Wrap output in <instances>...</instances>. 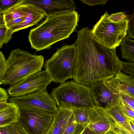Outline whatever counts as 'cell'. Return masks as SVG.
Masks as SVG:
<instances>
[{"mask_svg":"<svg viewBox=\"0 0 134 134\" xmlns=\"http://www.w3.org/2000/svg\"><path fill=\"white\" fill-rule=\"evenodd\" d=\"M26 18H20L14 19L5 25L8 29H10L22 23Z\"/></svg>","mask_w":134,"mask_h":134,"instance_id":"cell-33","label":"cell"},{"mask_svg":"<svg viewBox=\"0 0 134 134\" xmlns=\"http://www.w3.org/2000/svg\"><path fill=\"white\" fill-rule=\"evenodd\" d=\"M80 134H101L98 133L90 129L87 126H85Z\"/></svg>","mask_w":134,"mask_h":134,"instance_id":"cell-34","label":"cell"},{"mask_svg":"<svg viewBox=\"0 0 134 134\" xmlns=\"http://www.w3.org/2000/svg\"><path fill=\"white\" fill-rule=\"evenodd\" d=\"M117 94H118L122 99L130 107L134 110V98L122 92H119Z\"/></svg>","mask_w":134,"mask_h":134,"instance_id":"cell-29","label":"cell"},{"mask_svg":"<svg viewBox=\"0 0 134 134\" xmlns=\"http://www.w3.org/2000/svg\"><path fill=\"white\" fill-rule=\"evenodd\" d=\"M0 134H30L19 121L0 127Z\"/></svg>","mask_w":134,"mask_h":134,"instance_id":"cell-20","label":"cell"},{"mask_svg":"<svg viewBox=\"0 0 134 134\" xmlns=\"http://www.w3.org/2000/svg\"><path fill=\"white\" fill-rule=\"evenodd\" d=\"M19 121L30 134H45L53 120V114L37 108L19 106Z\"/></svg>","mask_w":134,"mask_h":134,"instance_id":"cell-7","label":"cell"},{"mask_svg":"<svg viewBox=\"0 0 134 134\" xmlns=\"http://www.w3.org/2000/svg\"><path fill=\"white\" fill-rule=\"evenodd\" d=\"M76 59L72 74L74 81L86 86L115 76L123 69L116 49H111L98 41L88 27L77 31L74 44Z\"/></svg>","mask_w":134,"mask_h":134,"instance_id":"cell-1","label":"cell"},{"mask_svg":"<svg viewBox=\"0 0 134 134\" xmlns=\"http://www.w3.org/2000/svg\"><path fill=\"white\" fill-rule=\"evenodd\" d=\"M23 0H18L15 4L3 10H0L2 15L3 22L5 25L13 20L20 18H26L27 14L23 9Z\"/></svg>","mask_w":134,"mask_h":134,"instance_id":"cell-18","label":"cell"},{"mask_svg":"<svg viewBox=\"0 0 134 134\" xmlns=\"http://www.w3.org/2000/svg\"><path fill=\"white\" fill-rule=\"evenodd\" d=\"M80 15L75 11L46 17L30 30L31 48L36 52L49 48L54 43L69 37L76 31Z\"/></svg>","mask_w":134,"mask_h":134,"instance_id":"cell-2","label":"cell"},{"mask_svg":"<svg viewBox=\"0 0 134 134\" xmlns=\"http://www.w3.org/2000/svg\"><path fill=\"white\" fill-rule=\"evenodd\" d=\"M116 95L119 103L126 115L131 120L134 121V110L130 107L121 98L118 94Z\"/></svg>","mask_w":134,"mask_h":134,"instance_id":"cell-24","label":"cell"},{"mask_svg":"<svg viewBox=\"0 0 134 134\" xmlns=\"http://www.w3.org/2000/svg\"><path fill=\"white\" fill-rule=\"evenodd\" d=\"M107 105L105 109L109 116L115 123V126L111 132L115 134H134L130 121L121 107L117 97Z\"/></svg>","mask_w":134,"mask_h":134,"instance_id":"cell-11","label":"cell"},{"mask_svg":"<svg viewBox=\"0 0 134 134\" xmlns=\"http://www.w3.org/2000/svg\"><path fill=\"white\" fill-rule=\"evenodd\" d=\"M86 126L98 133L107 134L111 132L115 123L105 108L97 107L90 109Z\"/></svg>","mask_w":134,"mask_h":134,"instance_id":"cell-10","label":"cell"},{"mask_svg":"<svg viewBox=\"0 0 134 134\" xmlns=\"http://www.w3.org/2000/svg\"><path fill=\"white\" fill-rule=\"evenodd\" d=\"M9 96L4 89L0 88V107H2L8 103L7 101L9 98Z\"/></svg>","mask_w":134,"mask_h":134,"instance_id":"cell-28","label":"cell"},{"mask_svg":"<svg viewBox=\"0 0 134 134\" xmlns=\"http://www.w3.org/2000/svg\"><path fill=\"white\" fill-rule=\"evenodd\" d=\"M18 0H0V10L5 9L16 3Z\"/></svg>","mask_w":134,"mask_h":134,"instance_id":"cell-30","label":"cell"},{"mask_svg":"<svg viewBox=\"0 0 134 134\" xmlns=\"http://www.w3.org/2000/svg\"><path fill=\"white\" fill-rule=\"evenodd\" d=\"M9 29L5 25L3 22L2 15H0V48L4 44H7L12 38Z\"/></svg>","mask_w":134,"mask_h":134,"instance_id":"cell-23","label":"cell"},{"mask_svg":"<svg viewBox=\"0 0 134 134\" xmlns=\"http://www.w3.org/2000/svg\"><path fill=\"white\" fill-rule=\"evenodd\" d=\"M50 95L58 108L73 110L97 107L90 88L74 81L60 83L53 89Z\"/></svg>","mask_w":134,"mask_h":134,"instance_id":"cell-4","label":"cell"},{"mask_svg":"<svg viewBox=\"0 0 134 134\" xmlns=\"http://www.w3.org/2000/svg\"><path fill=\"white\" fill-rule=\"evenodd\" d=\"M9 102L19 106L43 109L54 113L58 109L55 99L46 91H38L25 95L9 97Z\"/></svg>","mask_w":134,"mask_h":134,"instance_id":"cell-9","label":"cell"},{"mask_svg":"<svg viewBox=\"0 0 134 134\" xmlns=\"http://www.w3.org/2000/svg\"><path fill=\"white\" fill-rule=\"evenodd\" d=\"M122 71L125 73L134 76V63L128 61L124 62Z\"/></svg>","mask_w":134,"mask_h":134,"instance_id":"cell-27","label":"cell"},{"mask_svg":"<svg viewBox=\"0 0 134 134\" xmlns=\"http://www.w3.org/2000/svg\"><path fill=\"white\" fill-rule=\"evenodd\" d=\"M80 1L82 3L90 6H93L96 5H103L108 1L107 0H81Z\"/></svg>","mask_w":134,"mask_h":134,"instance_id":"cell-32","label":"cell"},{"mask_svg":"<svg viewBox=\"0 0 134 134\" xmlns=\"http://www.w3.org/2000/svg\"><path fill=\"white\" fill-rule=\"evenodd\" d=\"M76 55V48L74 44H64L57 48L52 57L45 61L44 69L52 81L63 83L67 79L72 78Z\"/></svg>","mask_w":134,"mask_h":134,"instance_id":"cell-5","label":"cell"},{"mask_svg":"<svg viewBox=\"0 0 134 134\" xmlns=\"http://www.w3.org/2000/svg\"><path fill=\"white\" fill-rule=\"evenodd\" d=\"M107 134H115L114 133H112V132H109V133H107Z\"/></svg>","mask_w":134,"mask_h":134,"instance_id":"cell-36","label":"cell"},{"mask_svg":"<svg viewBox=\"0 0 134 134\" xmlns=\"http://www.w3.org/2000/svg\"><path fill=\"white\" fill-rule=\"evenodd\" d=\"M52 82L45 70L31 74L15 82L7 89L12 97L21 96L38 91L46 90L47 86Z\"/></svg>","mask_w":134,"mask_h":134,"instance_id":"cell-8","label":"cell"},{"mask_svg":"<svg viewBox=\"0 0 134 134\" xmlns=\"http://www.w3.org/2000/svg\"><path fill=\"white\" fill-rule=\"evenodd\" d=\"M85 126L76 121L73 113L63 134H80Z\"/></svg>","mask_w":134,"mask_h":134,"instance_id":"cell-22","label":"cell"},{"mask_svg":"<svg viewBox=\"0 0 134 134\" xmlns=\"http://www.w3.org/2000/svg\"><path fill=\"white\" fill-rule=\"evenodd\" d=\"M26 2L37 6L45 12L46 17L75 11V3L72 0H25Z\"/></svg>","mask_w":134,"mask_h":134,"instance_id":"cell-12","label":"cell"},{"mask_svg":"<svg viewBox=\"0 0 134 134\" xmlns=\"http://www.w3.org/2000/svg\"><path fill=\"white\" fill-rule=\"evenodd\" d=\"M44 58L17 48L12 50L7 59L0 84L10 86L34 73L41 71Z\"/></svg>","mask_w":134,"mask_h":134,"instance_id":"cell-3","label":"cell"},{"mask_svg":"<svg viewBox=\"0 0 134 134\" xmlns=\"http://www.w3.org/2000/svg\"><path fill=\"white\" fill-rule=\"evenodd\" d=\"M53 114L52 122L45 134H63L72 114V110L58 108Z\"/></svg>","mask_w":134,"mask_h":134,"instance_id":"cell-16","label":"cell"},{"mask_svg":"<svg viewBox=\"0 0 134 134\" xmlns=\"http://www.w3.org/2000/svg\"><path fill=\"white\" fill-rule=\"evenodd\" d=\"M91 86L90 91L97 107L105 109L115 99V95L107 87L103 80Z\"/></svg>","mask_w":134,"mask_h":134,"instance_id":"cell-15","label":"cell"},{"mask_svg":"<svg viewBox=\"0 0 134 134\" xmlns=\"http://www.w3.org/2000/svg\"><path fill=\"white\" fill-rule=\"evenodd\" d=\"M107 12L102 16L92 30L93 34L100 43L111 49L119 46L127 35L129 20L115 23L109 20Z\"/></svg>","mask_w":134,"mask_h":134,"instance_id":"cell-6","label":"cell"},{"mask_svg":"<svg viewBox=\"0 0 134 134\" xmlns=\"http://www.w3.org/2000/svg\"><path fill=\"white\" fill-rule=\"evenodd\" d=\"M127 18L129 20L127 34L129 37L134 39V8L132 13L127 15Z\"/></svg>","mask_w":134,"mask_h":134,"instance_id":"cell-26","label":"cell"},{"mask_svg":"<svg viewBox=\"0 0 134 134\" xmlns=\"http://www.w3.org/2000/svg\"><path fill=\"white\" fill-rule=\"evenodd\" d=\"M127 15L126 12H121L109 15L108 19L112 22L118 23L121 22L127 18Z\"/></svg>","mask_w":134,"mask_h":134,"instance_id":"cell-25","label":"cell"},{"mask_svg":"<svg viewBox=\"0 0 134 134\" xmlns=\"http://www.w3.org/2000/svg\"><path fill=\"white\" fill-rule=\"evenodd\" d=\"M120 47L122 58L134 63V40L127 36L122 41Z\"/></svg>","mask_w":134,"mask_h":134,"instance_id":"cell-19","label":"cell"},{"mask_svg":"<svg viewBox=\"0 0 134 134\" xmlns=\"http://www.w3.org/2000/svg\"><path fill=\"white\" fill-rule=\"evenodd\" d=\"M21 7L26 14L27 16L22 23L9 29L12 35L20 30L37 25L42 19L46 17V14L43 10L35 5L26 2L25 0H23Z\"/></svg>","mask_w":134,"mask_h":134,"instance_id":"cell-14","label":"cell"},{"mask_svg":"<svg viewBox=\"0 0 134 134\" xmlns=\"http://www.w3.org/2000/svg\"><path fill=\"white\" fill-rule=\"evenodd\" d=\"M20 111L18 105L9 102L0 108V127L7 125L19 121Z\"/></svg>","mask_w":134,"mask_h":134,"instance_id":"cell-17","label":"cell"},{"mask_svg":"<svg viewBox=\"0 0 134 134\" xmlns=\"http://www.w3.org/2000/svg\"><path fill=\"white\" fill-rule=\"evenodd\" d=\"M91 108H82L73 110V113L75 120L78 124L84 126L87 125Z\"/></svg>","mask_w":134,"mask_h":134,"instance_id":"cell-21","label":"cell"},{"mask_svg":"<svg viewBox=\"0 0 134 134\" xmlns=\"http://www.w3.org/2000/svg\"><path fill=\"white\" fill-rule=\"evenodd\" d=\"M7 60L2 51L0 52V79L4 73L6 65Z\"/></svg>","mask_w":134,"mask_h":134,"instance_id":"cell-31","label":"cell"},{"mask_svg":"<svg viewBox=\"0 0 134 134\" xmlns=\"http://www.w3.org/2000/svg\"><path fill=\"white\" fill-rule=\"evenodd\" d=\"M114 94L121 92L134 98V76L120 71L115 76L103 80Z\"/></svg>","mask_w":134,"mask_h":134,"instance_id":"cell-13","label":"cell"},{"mask_svg":"<svg viewBox=\"0 0 134 134\" xmlns=\"http://www.w3.org/2000/svg\"><path fill=\"white\" fill-rule=\"evenodd\" d=\"M130 124H131V127L132 129L134 132V121L132 120H130Z\"/></svg>","mask_w":134,"mask_h":134,"instance_id":"cell-35","label":"cell"}]
</instances>
